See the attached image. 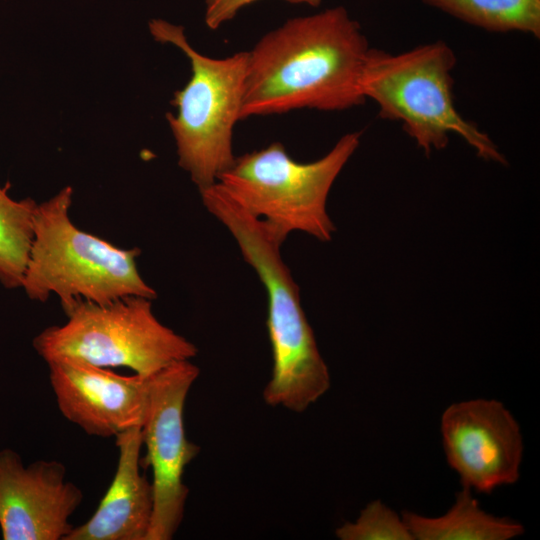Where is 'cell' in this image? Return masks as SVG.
Returning <instances> with one entry per match:
<instances>
[{
    "instance_id": "obj_2",
    "label": "cell",
    "mask_w": 540,
    "mask_h": 540,
    "mask_svg": "<svg viewBox=\"0 0 540 540\" xmlns=\"http://www.w3.org/2000/svg\"><path fill=\"white\" fill-rule=\"evenodd\" d=\"M206 210L232 235L263 284L273 368L263 399L301 413L330 388V373L303 310L299 287L281 255L285 240L242 207L218 182L199 190Z\"/></svg>"
},
{
    "instance_id": "obj_16",
    "label": "cell",
    "mask_w": 540,
    "mask_h": 540,
    "mask_svg": "<svg viewBox=\"0 0 540 540\" xmlns=\"http://www.w3.org/2000/svg\"><path fill=\"white\" fill-rule=\"evenodd\" d=\"M341 540H414L402 515L380 500L367 504L354 522L336 529Z\"/></svg>"
},
{
    "instance_id": "obj_9",
    "label": "cell",
    "mask_w": 540,
    "mask_h": 540,
    "mask_svg": "<svg viewBox=\"0 0 540 540\" xmlns=\"http://www.w3.org/2000/svg\"><path fill=\"white\" fill-rule=\"evenodd\" d=\"M440 429L446 459L462 487L489 494L518 481L523 458L520 426L504 404L473 399L448 406Z\"/></svg>"
},
{
    "instance_id": "obj_8",
    "label": "cell",
    "mask_w": 540,
    "mask_h": 540,
    "mask_svg": "<svg viewBox=\"0 0 540 540\" xmlns=\"http://www.w3.org/2000/svg\"><path fill=\"white\" fill-rule=\"evenodd\" d=\"M198 376L199 368L190 360L150 376L149 406L141 427L146 455L140 459L141 467H150L153 474L154 505L146 540L172 539L183 520L189 494L183 473L200 451L186 437L184 406Z\"/></svg>"
},
{
    "instance_id": "obj_5",
    "label": "cell",
    "mask_w": 540,
    "mask_h": 540,
    "mask_svg": "<svg viewBox=\"0 0 540 540\" xmlns=\"http://www.w3.org/2000/svg\"><path fill=\"white\" fill-rule=\"evenodd\" d=\"M153 38L180 49L189 59L191 77L174 93L177 113L166 119L176 142L178 164L198 191L216 183L234 162L233 130L241 120L247 73V51L211 58L195 50L181 26L156 19Z\"/></svg>"
},
{
    "instance_id": "obj_11",
    "label": "cell",
    "mask_w": 540,
    "mask_h": 540,
    "mask_svg": "<svg viewBox=\"0 0 540 540\" xmlns=\"http://www.w3.org/2000/svg\"><path fill=\"white\" fill-rule=\"evenodd\" d=\"M59 411L85 433L112 437L142 427L150 399V376H125L77 359L47 362Z\"/></svg>"
},
{
    "instance_id": "obj_1",
    "label": "cell",
    "mask_w": 540,
    "mask_h": 540,
    "mask_svg": "<svg viewBox=\"0 0 540 540\" xmlns=\"http://www.w3.org/2000/svg\"><path fill=\"white\" fill-rule=\"evenodd\" d=\"M369 49L359 23L342 6L286 20L247 51L241 120L362 104Z\"/></svg>"
},
{
    "instance_id": "obj_17",
    "label": "cell",
    "mask_w": 540,
    "mask_h": 540,
    "mask_svg": "<svg viewBox=\"0 0 540 540\" xmlns=\"http://www.w3.org/2000/svg\"><path fill=\"white\" fill-rule=\"evenodd\" d=\"M257 0H205L204 21L211 30H217L232 20L245 6ZM291 4H305L318 7L322 0H285Z\"/></svg>"
},
{
    "instance_id": "obj_6",
    "label": "cell",
    "mask_w": 540,
    "mask_h": 540,
    "mask_svg": "<svg viewBox=\"0 0 540 540\" xmlns=\"http://www.w3.org/2000/svg\"><path fill=\"white\" fill-rule=\"evenodd\" d=\"M361 132L343 135L323 157L294 160L280 142L235 157L218 183L284 240L303 232L329 241L336 227L326 205L330 189L360 144Z\"/></svg>"
},
{
    "instance_id": "obj_15",
    "label": "cell",
    "mask_w": 540,
    "mask_h": 540,
    "mask_svg": "<svg viewBox=\"0 0 540 540\" xmlns=\"http://www.w3.org/2000/svg\"><path fill=\"white\" fill-rule=\"evenodd\" d=\"M455 18L495 32L540 37V0H423Z\"/></svg>"
},
{
    "instance_id": "obj_4",
    "label": "cell",
    "mask_w": 540,
    "mask_h": 540,
    "mask_svg": "<svg viewBox=\"0 0 540 540\" xmlns=\"http://www.w3.org/2000/svg\"><path fill=\"white\" fill-rule=\"evenodd\" d=\"M455 64L454 51L443 41L399 54L370 48L361 77L362 94L378 105L382 118L401 122L427 154L445 148L450 134H457L481 158L504 163L490 137L454 105Z\"/></svg>"
},
{
    "instance_id": "obj_14",
    "label": "cell",
    "mask_w": 540,
    "mask_h": 540,
    "mask_svg": "<svg viewBox=\"0 0 540 540\" xmlns=\"http://www.w3.org/2000/svg\"><path fill=\"white\" fill-rule=\"evenodd\" d=\"M37 204L16 200L0 185V284L20 288L34 237Z\"/></svg>"
},
{
    "instance_id": "obj_3",
    "label": "cell",
    "mask_w": 540,
    "mask_h": 540,
    "mask_svg": "<svg viewBox=\"0 0 540 540\" xmlns=\"http://www.w3.org/2000/svg\"><path fill=\"white\" fill-rule=\"evenodd\" d=\"M73 190L62 188L37 204L34 237L21 287L28 298H59L66 312L80 301L105 304L156 291L139 273L138 248L122 249L78 228L70 218Z\"/></svg>"
},
{
    "instance_id": "obj_7",
    "label": "cell",
    "mask_w": 540,
    "mask_h": 540,
    "mask_svg": "<svg viewBox=\"0 0 540 540\" xmlns=\"http://www.w3.org/2000/svg\"><path fill=\"white\" fill-rule=\"evenodd\" d=\"M65 313V324L47 327L33 339L35 351L46 362L77 359L150 376L198 353L191 341L158 320L152 299L146 297L105 304L80 301Z\"/></svg>"
},
{
    "instance_id": "obj_12",
    "label": "cell",
    "mask_w": 540,
    "mask_h": 540,
    "mask_svg": "<svg viewBox=\"0 0 540 540\" xmlns=\"http://www.w3.org/2000/svg\"><path fill=\"white\" fill-rule=\"evenodd\" d=\"M119 451L111 485L94 514L65 540H146L151 524L152 482L141 474V427L115 436Z\"/></svg>"
},
{
    "instance_id": "obj_13",
    "label": "cell",
    "mask_w": 540,
    "mask_h": 540,
    "mask_svg": "<svg viewBox=\"0 0 540 540\" xmlns=\"http://www.w3.org/2000/svg\"><path fill=\"white\" fill-rule=\"evenodd\" d=\"M471 491L462 487L451 508L438 517L402 513L414 540H509L524 533L520 522L483 510Z\"/></svg>"
},
{
    "instance_id": "obj_10",
    "label": "cell",
    "mask_w": 540,
    "mask_h": 540,
    "mask_svg": "<svg viewBox=\"0 0 540 540\" xmlns=\"http://www.w3.org/2000/svg\"><path fill=\"white\" fill-rule=\"evenodd\" d=\"M82 490L66 480L56 460L25 466L10 448L0 450V530L4 540H65Z\"/></svg>"
}]
</instances>
